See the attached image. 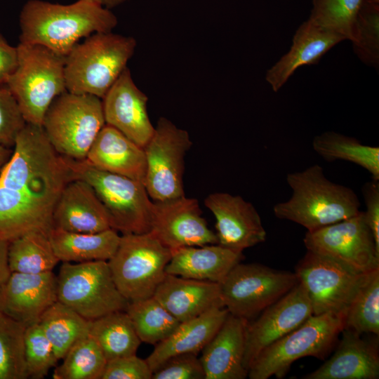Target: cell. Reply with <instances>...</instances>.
I'll return each instance as SVG.
<instances>
[{"mask_svg":"<svg viewBox=\"0 0 379 379\" xmlns=\"http://www.w3.org/2000/svg\"><path fill=\"white\" fill-rule=\"evenodd\" d=\"M73 179L42 126L27 124L0 171V241L33 232L48 234L58 200Z\"/></svg>","mask_w":379,"mask_h":379,"instance_id":"cell-1","label":"cell"},{"mask_svg":"<svg viewBox=\"0 0 379 379\" xmlns=\"http://www.w3.org/2000/svg\"><path fill=\"white\" fill-rule=\"evenodd\" d=\"M117 23L110 9L93 0H78L67 5L29 0L20 13L19 39L66 56L81 39L112 32Z\"/></svg>","mask_w":379,"mask_h":379,"instance_id":"cell-2","label":"cell"},{"mask_svg":"<svg viewBox=\"0 0 379 379\" xmlns=\"http://www.w3.org/2000/svg\"><path fill=\"white\" fill-rule=\"evenodd\" d=\"M286 182L291 197L273 207L274 215L314 231L357 214L361 203L355 192L329 180L322 167L312 165L289 173Z\"/></svg>","mask_w":379,"mask_h":379,"instance_id":"cell-3","label":"cell"},{"mask_svg":"<svg viewBox=\"0 0 379 379\" xmlns=\"http://www.w3.org/2000/svg\"><path fill=\"white\" fill-rule=\"evenodd\" d=\"M132 36L96 32L77 43L65 56L66 90L102 99L134 54Z\"/></svg>","mask_w":379,"mask_h":379,"instance_id":"cell-4","label":"cell"},{"mask_svg":"<svg viewBox=\"0 0 379 379\" xmlns=\"http://www.w3.org/2000/svg\"><path fill=\"white\" fill-rule=\"evenodd\" d=\"M18 65L8 86L27 124L41 126L53 100L66 91L65 56L38 45L19 42Z\"/></svg>","mask_w":379,"mask_h":379,"instance_id":"cell-5","label":"cell"},{"mask_svg":"<svg viewBox=\"0 0 379 379\" xmlns=\"http://www.w3.org/2000/svg\"><path fill=\"white\" fill-rule=\"evenodd\" d=\"M65 158L74 179L86 182L95 191L112 229L122 234L149 232L154 201L142 182L99 170L86 159Z\"/></svg>","mask_w":379,"mask_h":379,"instance_id":"cell-6","label":"cell"},{"mask_svg":"<svg viewBox=\"0 0 379 379\" xmlns=\"http://www.w3.org/2000/svg\"><path fill=\"white\" fill-rule=\"evenodd\" d=\"M344 330V317L312 314L295 329L262 350L251 363L250 379L284 378L292 364L305 357L324 359Z\"/></svg>","mask_w":379,"mask_h":379,"instance_id":"cell-7","label":"cell"},{"mask_svg":"<svg viewBox=\"0 0 379 379\" xmlns=\"http://www.w3.org/2000/svg\"><path fill=\"white\" fill-rule=\"evenodd\" d=\"M105 125L102 99L66 91L50 105L42 128L59 154L84 160Z\"/></svg>","mask_w":379,"mask_h":379,"instance_id":"cell-8","label":"cell"},{"mask_svg":"<svg viewBox=\"0 0 379 379\" xmlns=\"http://www.w3.org/2000/svg\"><path fill=\"white\" fill-rule=\"evenodd\" d=\"M171 255L172 250L151 233L128 234L121 236L107 262L118 290L131 302L153 296Z\"/></svg>","mask_w":379,"mask_h":379,"instance_id":"cell-9","label":"cell"},{"mask_svg":"<svg viewBox=\"0 0 379 379\" xmlns=\"http://www.w3.org/2000/svg\"><path fill=\"white\" fill-rule=\"evenodd\" d=\"M56 277L58 301L88 321L127 308L107 261L63 262Z\"/></svg>","mask_w":379,"mask_h":379,"instance_id":"cell-10","label":"cell"},{"mask_svg":"<svg viewBox=\"0 0 379 379\" xmlns=\"http://www.w3.org/2000/svg\"><path fill=\"white\" fill-rule=\"evenodd\" d=\"M298 282L295 272L240 262L220 284L221 299L230 314L248 320L283 297Z\"/></svg>","mask_w":379,"mask_h":379,"instance_id":"cell-11","label":"cell"},{"mask_svg":"<svg viewBox=\"0 0 379 379\" xmlns=\"http://www.w3.org/2000/svg\"><path fill=\"white\" fill-rule=\"evenodd\" d=\"M295 274L306 290L314 315L330 313L345 317L368 273L359 272L332 258L307 251L296 265Z\"/></svg>","mask_w":379,"mask_h":379,"instance_id":"cell-12","label":"cell"},{"mask_svg":"<svg viewBox=\"0 0 379 379\" xmlns=\"http://www.w3.org/2000/svg\"><path fill=\"white\" fill-rule=\"evenodd\" d=\"M192 142L188 132L165 117L158 120L144 151L146 173L143 184L154 201H164L185 195V157Z\"/></svg>","mask_w":379,"mask_h":379,"instance_id":"cell-13","label":"cell"},{"mask_svg":"<svg viewBox=\"0 0 379 379\" xmlns=\"http://www.w3.org/2000/svg\"><path fill=\"white\" fill-rule=\"evenodd\" d=\"M303 243L307 251L332 258L359 272L368 273L379 268V249L364 211L307 232Z\"/></svg>","mask_w":379,"mask_h":379,"instance_id":"cell-14","label":"cell"},{"mask_svg":"<svg viewBox=\"0 0 379 379\" xmlns=\"http://www.w3.org/2000/svg\"><path fill=\"white\" fill-rule=\"evenodd\" d=\"M149 233L171 250L218 244L197 199L185 195L154 201Z\"/></svg>","mask_w":379,"mask_h":379,"instance_id":"cell-15","label":"cell"},{"mask_svg":"<svg viewBox=\"0 0 379 379\" xmlns=\"http://www.w3.org/2000/svg\"><path fill=\"white\" fill-rule=\"evenodd\" d=\"M261 312L255 321H248L246 327L244 366L247 371L262 350L313 314L308 295L300 282Z\"/></svg>","mask_w":379,"mask_h":379,"instance_id":"cell-16","label":"cell"},{"mask_svg":"<svg viewBox=\"0 0 379 379\" xmlns=\"http://www.w3.org/2000/svg\"><path fill=\"white\" fill-rule=\"evenodd\" d=\"M215 218L218 244L243 252L266 240L267 233L254 206L239 195L215 192L204 200Z\"/></svg>","mask_w":379,"mask_h":379,"instance_id":"cell-17","label":"cell"},{"mask_svg":"<svg viewBox=\"0 0 379 379\" xmlns=\"http://www.w3.org/2000/svg\"><path fill=\"white\" fill-rule=\"evenodd\" d=\"M147 101L126 67L102 99L105 124L144 148L154 131L147 113Z\"/></svg>","mask_w":379,"mask_h":379,"instance_id":"cell-18","label":"cell"},{"mask_svg":"<svg viewBox=\"0 0 379 379\" xmlns=\"http://www.w3.org/2000/svg\"><path fill=\"white\" fill-rule=\"evenodd\" d=\"M56 301L57 277L13 272L0 289V312L26 326L39 323Z\"/></svg>","mask_w":379,"mask_h":379,"instance_id":"cell-19","label":"cell"},{"mask_svg":"<svg viewBox=\"0 0 379 379\" xmlns=\"http://www.w3.org/2000/svg\"><path fill=\"white\" fill-rule=\"evenodd\" d=\"M343 41L342 36L309 18L296 29L289 51L267 71L266 81L277 92L298 68L317 64L329 50Z\"/></svg>","mask_w":379,"mask_h":379,"instance_id":"cell-20","label":"cell"},{"mask_svg":"<svg viewBox=\"0 0 379 379\" xmlns=\"http://www.w3.org/2000/svg\"><path fill=\"white\" fill-rule=\"evenodd\" d=\"M248 320L227 315L225 321L201 350L199 358L205 379H244L246 331Z\"/></svg>","mask_w":379,"mask_h":379,"instance_id":"cell-21","label":"cell"},{"mask_svg":"<svg viewBox=\"0 0 379 379\" xmlns=\"http://www.w3.org/2000/svg\"><path fill=\"white\" fill-rule=\"evenodd\" d=\"M53 227L78 233L111 228L107 211L92 187L73 179L62 190L53 214Z\"/></svg>","mask_w":379,"mask_h":379,"instance_id":"cell-22","label":"cell"},{"mask_svg":"<svg viewBox=\"0 0 379 379\" xmlns=\"http://www.w3.org/2000/svg\"><path fill=\"white\" fill-rule=\"evenodd\" d=\"M342 338L333 356L303 379H378L379 354L376 343L366 340L360 334L342 331Z\"/></svg>","mask_w":379,"mask_h":379,"instance_id":"cell-23","label":"cell"},{"mask_svg":"<svg viewBox=\"0 0 379 379\" xmlns=\"http://www.w3.org/2000/svg\"><path fill=\"white\" fill-rule=\"evenodd\" d=\"M153 297L180 322L199 316L213 308L224 307L219 283L167 273Z\"/></svg>","mask_w":379,"mask_h":379,"instance_id":"cell-24","label":"cell"},{"mask_svg":"<svg viewBox=\"0 0 379 379\" xmlns=\"http://www.w3.org/2000/svg\"><path fill=\"white\" fill-rule=\"evenodd\" d=\"M85 159L99 170L144 181V149L107 124L98 133Z\"/></svg>","mask_w":379,"mask_h":379,"instance_id":"cell-25","label":"cell"},{"mask_svg":"<svg viewBox=\"0 0 379 379\" xmlns=\"http://www.w3.org/2000/svg\"><path fill=\"white\" fill-rule=\"evenodd\" d=\"M243 259L242 252L218 244L186 246L172 250L165 272L184 278L220 284Z\"/></svg>","mask_w":379,"mask_h":379,"instance_id":"cell-26","label":"cell"},{"mask_svg":"<svg viewBox=\"0 0 379 379\" xmlns=\"http://www.w3.org/2000/svg\"><path fill=\"white\" fill-rule=\"evenodd\" d=\"M225 307H215L180 322L174 332L157 343L145 359L154 372L168 358L180 354H198L220 328L227 315Z\"/></svg>","mask_w":379,"mask_h":379,"instance_id":"cell-27","label":"cell"},{"mask_svg":"<svg viewBox=\"0 0 379 379\" xmlns=\"http://www.w3.org/2000/svg\"><path fill=\"white\" fill-rule=\"evenodd\" d=\"M48 237L60 261H108L120 242L118 232L109 229L97 233H78L52 227Z\"/></svg>","mask_w":379,"mask_h":379,"instance_id":"cell-28","label":"cell"},{"mask_svg":"<svg viewBox=\"0 0 379 379\" xmlns=\"http://www.w3.org/2000/svg\"><path fill=\"white\" fill-rule=\"evenodd\" d=\"M89 335L107 361L136 354L141 343L126 311H116L90 321Z\"/></svg>","mask_w":379,"mask_h":379,"instance_id":"cell-29","label":"cell"},{"mask_svg":"<svg viewBox=\"0 0 379 379\" xmlns=\"http://www.w3.org/2000/svg\"><path fill=\"white\" fill-rule=\"evenodd\" d=\"M314 151L325 161H347L367 171L372 179L379 180V147L362 144L355 138L333 131L316 135Z\"/></svg>","mask_w":379,"mask_h":379,"instance_id":"cell-30","label":"cell"},{"mask_svg":"<svg viewBox=\"0 0 379 379\" xmlns=\"http://www.w3.org/2000/svg\"><path fill=\"white\" fill-rule=\"evenodd\" d=\"M39 324L58 360L65 357L77 341L89 334L90 321L59 301L42 314Z\"/></svg>","mask_w":379,"mask_h":379,"instance_id":"cell-31","label":"cell"},{"mask_svg":"<svg viewBox=\"0 0 379 379\" xmlns=\"http://www.w3.org/2000/svg\"><path fill=\"white\" fill-rule=\"evenodd\" d=\"M8 259L11 272L26 274L53 271L60 261L48 234L40 232L27 233L9 242Z\"/></svg>","mask_w":379,"mask_h":379,"instance_id":"cell-32","label":"cell"},{"mask_svg":"<svg viewBox=\"0 0 379 379\" xmlns=\"http://www.w3.org/2000/svg\"><path fill=\"white\" fill-rule=\"evenodd\" d=\"M126 312L140 341L151 345L166 339L180 324L153 296L129 302Z\"/></svg>","mask_w":379,"mask_h":379,"instance_id":"cell-33","label":"cell"},{"mask_svg":"<svg viewBox=\"0 0 379 379\" xmlns=\"http://www.w3.org/2000/svg\"><path fill=\"white\" fill-rule=\"evenodd\" d=\"M344 329L379 334V268L368 272L350 302Z\"/></svg>","mask_w":379,"mask_h":379,"instance_id":"cell-34","label":"cell"},{"mask_svg":"<svg viewBox=\"0 0 379 379\" xmlns=\"http://www.w3.org/2000/svg\"><path fill=\"white\" fill-rule=\"evenodd\" d=\"M62 359L54 370V379H101L107 362L89 334L77 341Z\"/></svg>","mask_w":379,"mask_h":379,"instance_id":"cell-35","label":"cell"},{"mask_svg":"<svg viewBox=\"0 0 379 379\" xmlns=\"http://www.w3.org/2000/svg\"><path fill=\"white\" fill-rule=\"evenodd\" d=\"M26 327L0 312V379L28 378L25 353Z\"/></svg>","mask_w":379,"mask_h":379,"instance_id":"cell-36","label":"cell"},{"mask_svg":"<svg viewBox=\"0 0 379 379\" xmlns=\"http://www.w3.org/2000/svg\"><path fill=\"white\" fill-rule=\"evenodd\" d=\"M350 41L357 58L366 65L378 70L379 4L364 1L356 19Z\"/></svg>","mask_w":379,"mask_h":379,"instance_id":"cell-37","label":"cell"},{"mask_svg":"<svg viewBox=\"0 0 379 379\" xmlns=\"http://www.w3.org/2000/svg\"><path fill=\"white\" fill-rule=\"evenodd\" d=\"M365 0H312L310 18L350 41L358 13Z\"/></svg>","mask_w":379,"mask_h":379,"instance_id":"cell-38","label":"cell"},{"mask_svg":"<svg viewBox=\"0 0 379 379\" xmlns=\"http://www.w3.org/2000/svg\"><path fill=\"white\" fill-rule=\"evenodd\" d=\"M25 353L27 376L33 379L44 378L58 361L39 323L26 327Z\"/></svg>","mask_w":379,"mask_h":379,"instance_id":"cell-39","label":"cell"},{"mask_svg":"<svg viewBox=\"0 0 379 379\" xmlns=\"http://www.w3.org/2000/svg\"><path fill=\"white\" fill-rule=\"evenodd\" d=\"M26 125L15 97L6 84L0 86V146L13 147Z\"/></svg>","mask_w":379,"mask_h":379,"instance_id":"cell-40","label":"cell"},{"mask_svg":"<svg viewBox=\"0 0 379 379\" xmlns=\"http://www.w3.org/2000/svg\"><path fill=\"white\" fill-rule=\"evenodd\" d=\"M205 372L197 354L173 356L152 373V379H205Z\"/></svg>","mask_w":379,"mask_h":379,"instance_id":"cell-41","label":"cell"},{"mask_svg":"<svg viewBox=\"0 0 379 379\" xmlns=\"http://www.w3.org/2000/svg\"><path fill=\"white\" fill-rule=\"evenodd\" d=\"M152 373L145 359L133 354L108 361L101 379H152Z\"/></svg>","mask_w":379,"mask_h":379,"instance_id":"cell-42","label":"cell"},{"mask_svg":"<svg viewBox=\"0 0 379 379\" xmlns=\"http://www.w3.org/2000/svg\"><path fill=\"white\" fill-rule=\"evenodd\" d=\"M362 194L366 208L364 211L365 219L379 249V180L366 182L363 185Z\"/></svg>","mask_w":379,"mask_h":379,"instance_id":"cell-43","label":"cell"},{"mask_svg":"<svg viewBox=\"0 0 379 379\" xmlns=\"http://www.w3.org/2000/svg\"><path fill=\"white\" fill-rule=\"evenodd\" d=\"M18 65V50L0 32V86L6 84Z\"/></svg>","mask_w":379,"mask_h":379,"instance_id":"cell-44","label":"cell"},{"mask_svg":"<svg viewBox=\"0 0 379 379\" xmlns=\"http://www.w3.org/2000/svg\"><path fill=\"white\" fill-rule=\"evenodd\" d=\"M9 242L0 241V289L10 276L8 251Z\"/></svg>","mask_w":379,"mask_h":379,"instance_id":"cell-45","label":"cell"},{"mask_svg":"<svg viewBox=\"0 0 379 379\" xmlns=\"http://www.w3.org/2000/svg\"><path fill=\"white\" fill-rule=\"evenodd\" d=\"M12 154L13 149L11 148L0 146V171L9 160Z\"/></svg>","mask_w":379,"mask_h":379,"instance_id":"cell-46","label":"cell"},{"mask_svg":"<svg viewBox=\"0 0 379 379\" xmlns=\"http://www.w3.org/2000/svg\"><path fill=\"white\" fill-rule=\"evenodd\" d=\"M105 8L110 9L128 0H93Z\"/></svg>","mask_w":379,"mask_h":379,"instance_id":"cell-47","label":"cell"},{"mask_svg":"<svg viewBox=\"0 0 379 379\" xmlns=\"http://www.w3.org/2000/svg\"><path fill=\"white\" fill-rule=\"evenodd\" d=\"M373 3H375V4H379V0H368Z\"/></svg>","mask_w":379,"mask_h":379,"instance_id":"cell-48","label":"cell"}]
</instances>
